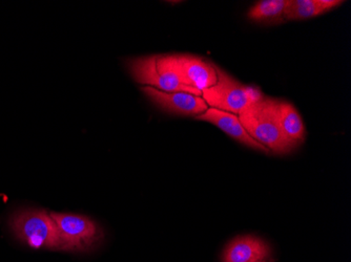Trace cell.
Returning a JSON list of instances; mask_svg holds the SVG:
<instances>
[{
	"mask_svg": "<svg viewBox=\"0 0 351 262\" xmlns=\"http://www.w3.org/2000/svg\"><path fill=\"white\" fill-rule=\"evenodd\" d=\"M238 117L248 135L270 153L287 155L295 149L280 129L277 100L261 96L248 104Z\"/></svg>",
	"mask_w": 351,
	"mask_h": 262,
	"instance_id": "obj_1",
	"label": "cell"
},
{
	"mask_svg": "<svg viewBox=\"0 0 351 262\" xmlns=\"http://www.w3.org/2000/svg\"><path fill=\"white\" fill-rule=\"evenodd\" d=\"M128 68L138 83L165 92H187L200 96L202 92L189 88L176 68L173 55H154L128 61Z\"/></svg>",
	"mask_w": 351,
	"mask_h": 262,
	"instance_id": "obj_2",
	"label": "cell"
},
{
	"mask_svg": "<svg viewBox=\"0 0 351 262\" xmlns=\"http://www.w3.org/2000/svg\"><path fill=\"white\" fill-rule=\"evenodd\" d=\"M10 224L16 238L27 247L62 251L58 228L51 213L41 209H25L16 212Z\"/></svg>",
	"mask_w": 351,
	"mask_h": 262,
	"instance_id": "obj_3",
	"label": "cell"
},
{
	"mask_svg": "<svg viewBox=\"0 0 351 262\" xmlns=\"http://www.w3.org/2000/svg\"><path fill=\"white\" fill-rule=\"evenodd\" d=\"M51 216L58 228L62 251H92L104 239L99 224L88 216L56 212H51Z\"/></svg>",
	"mask_w": 351,
	"mask_h": 262,
	"instance_id": "obj_4",
	"label": "cell"
},
{
	"mask_svg": "<svg viewBox=\"0 0 351 262\" xmlns=\"http://www.w3.org/2000/svg\"><path fill=\"white\" fill-rule=\"evenodd\" d=\"M217 72L218 79L216 84L203 90L201 94L207 106L210 108L239 116L248 104L261 96L259 92L244 86L221 68H217Z\"/></svg>",
	"mask_w": 351,
	"mask_h": 262,
	"instance_id": "obj_5",
	"label": "cell"
},
{
	"mask_svg": "<svg viewBox=\"0 0 351 262\" xmlns=\"http://www.w3.org/2000/svg\"><path fill=\"white\" fill-rule=\"evenodd\" d=\"M142 92L156 105L169 114L196 118L208 109L206 102L200 96L187 92H165L149 86L142 88Z\"/></svg>",
	"mask_w": 351,
	"mask_h": 262,
	"instance_id": "obj_6",
	"label": "cell"
},
{
	"mask_svg": "<svg viewBox=\"0 0 351 262\" xmlns=\"http://www.w3.org/2000/svg\"><path fill=\"white\" fill-rule=\"evenodd\" d=\"M176 68L183 83L202 92L216 84L218 66L191 55H173Z\"/></svg>",
	"mask_w": 351,
	"mask_h": 262,
	"instance_id": "obj_7",
	"label": "cell"
},
{
	"mask_svg": "<svg viewBox=\"0 0 351 262\" xmlns=\"http://www.w3.org/2000/svg\"><path fill=\"white\" fill-rule=\"evenodd\" d=\"M269 244L254 235L238 236L223 251L222 262H274Z\"/></svg>",
	"mask_w": 351,
	"mask_h": 262,
	"instance_id": "obj_8",
	"label": "cell"
},
{
	"mask_svg": "<svg viewBox=\"0 0 351 262\" xmlns=\"http://www.w3.org/2000/svg\"><path fill=\"white\" fill-rule=\"evenodd\" d=\"M195 119L198 120V121L214 124L219 129L224 131L226 135H230L232 139L240 142L243 145L247 146L250 148L263 151L265 153H270L267 148H265L264 146L258 143L256 140L252 139L248 135L247 131H246L244 126L242 125L237 114L210 107L204 114H200V116L195 118Z\"/></svg>",
	"mask_w": 351,
	"mask_h": 262,
	"instance_id": "obj_9",
	"label": "cell"
},
{
	"mask_svg": "<svg viewBox=\"0 0 351 262\" xmlns=\"http://www.w3.org/2000/svg\"><path fill=\"white\" fill-rule=\"evenodd\" d=\"M280 129L289 144L297 148L305 140V126L295 106L289 102L277 100Z\"/></svg>",
	"mask_w": 351,
	"mask_h": 262,
	"instance_id": "obj_10",
	"label": "cell"
},
{
	"mask_svg": "<svg viewBox=\"0 0 351 262\" xmlns=\"http://www.w3.org/2000/svg\"><path fill=\"white\" fill-rule=\"evenodd\" d=\"M342 0H289L286 21H306L340 7Z\"/></svg>",
	"mask_w": 351,
	"mask_h": 262,
	"instance_id": "obj_11",
	"label": "cell"
},
{
	"mask_svg": "<svg viewBox=\"0 0 351 262\" xmlns=\"http://www.w3.org/2000/svg\"><path fill=\"white\" fill-rule=\"evenodd\" d=\"M289 0H262L248 11V18L254 23H280L286 21Z\"/></svg>",
	"mask_w": 351,
	"mask_h": 262,
	"instance_id": "obj_12",
	"label": "cell"
}]
</instances>
